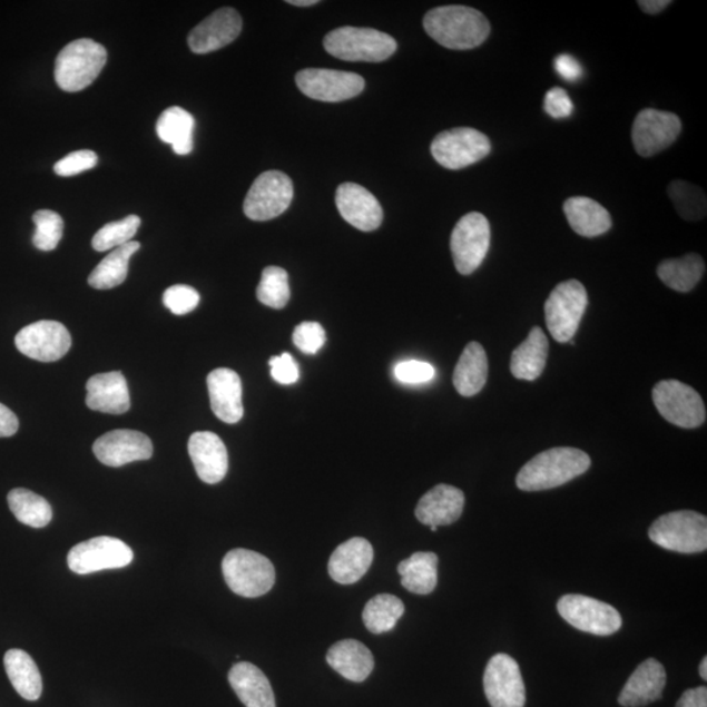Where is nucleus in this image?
Masks as SVG:
<instances>
[{"mask_svg":"<svg viewBox=\"0 0 707 707\" xmlns=\"http://www.w3.org/2000/svg\"><path fill=\"white\" fill-rule=\"evenodd\" d=\"M423 27L431 39L452 50L478 48L490 35L485 14L467 6L438 7L426 13Z\"/></svg>","mask_w":707,"mask_h":707,"instance_id":"1","label":"nucleus"},{"mask_svg":"<svg viewBox=\"0 0 707 707\" xmlns=\"http://www.w3.org/2000/svg\"><path fill=\"white\" fill-rule=\"evenodd\" d=\"M591 459L572 446H557L539 453L520 469L517 487L523 491H542L564 485L590 469Z\"/></svg>","mask_w":707,"mask_h":707,"instance_id":"2","label":"nucleus"},{"mask_svg":"<svg viewBox=\"0 0 707 707\" xmlns=\"http://www.w3.org/2000/svg\"><path fill=\"white\" fill-rule=\"evenodd\" d=\"M107 59L101 43L89 39L72 41L56 59V84L65 92L84 91L98 79Z\"/></svg>","mask_w":707,"mask_h":707,"instance_id":"3","label":"nucleus"},{"mask_svg":"<svg viewBox=\"0 0 707 707\" xmlns=\"http://www.w3.org/2000/svg\"><path fill=\"white\" fill-rule=\"evenodd\" d=\"M324 48L347 62H383L397 50L392 36L372 28L341 27L327 33Z\"/></svg>","mask_w":707,"mask_h":707,"instance_id":"4","label":"nucleus"},{"mask_svg":"<svg viewBox=\"0 0 707 707\" xmlns=\"http://www.w3.org/2000/svg\"><path fill=\"white\" fill-rule=\"evenodd\" d=\"M649 538L660 548L683 554L707 549V518L703 513L681 510L661 515L650 527Z\"/></svg>","mask_w":707,"mask_h":707,"instance_id":"5","label":"nucleus"},{"mask_svg":"<svg viewBox=\"0 0 707 707\" xmlns=\"http://www.w3.org/2000/svg\"><path fill=\"white\" fill-rule=\"evenodd\" d=\"M230 591L243 598H259L269 592L275 583V569L271 560L248 549H234L222 562Z\"/></svg>","mask_w":707,"mask_h":707,"instance_id":"6","label":"nucleus"},{"mask_svg":"<svg viewBox=\"0 0 707 707\" xmlns=\"http://www.w3.org/2000/svg\"><path fill=\"white\" fill-rule=\"evenodd\" d=\"M588 305L587 289L577 279L560 283L546 303V322L552 337L566 344L575 338Z\"/></svg>","mask_w":707,"mask_h":707,"instance_id":"7","label":"nucleus"},{"mask_svg":"<svg viewBox=\"0 0 707 707\" xmlns=\"http://www.w3.org/2000/svg\"><path fill=\"white\" fill-rule=\"evenodd\" d=\"M655 407L669 423L681 429H697L706 421L703 397L688 384L679 381H664L652 390Z\"/></svg>","mask_w":707,"mask_h":707,"instance_id":"8","label":"nucleus"},{"mask_svg":"<svg viewBox=\"0 0 707 707\" xmlns=\"http://www.w3.org/2000/svg\"><path fill=\"white\" fill-rule=\"evenodd\" d=\"M557 609L571 627L593 636H612L622 627L619 610L585 595H564L558 600Z\"/></svg>","mask_w":707,"mask_h":707,"instance_id":"9","label":"nucleus"},{"mask_svg":"<svg viewBox=\"0 0 707 707\" xmlns=\"http://www.w3.org/2000/svg\"><path fill=\"white\" fill-rule=\"evenodd\" d=\"M293 198L292 178L279 170H267L251 186L244 200V214L252 220H271L285 213Z\"/></svg>","mask_w":707,"mask_h":707,"instance_id":"10","label":"nucleus"},{"mask_svg":"<svg viewBox=\"0 0 707 707\" xmlns=\"http://www.w3.org/2000/svg\"><path fill=\"white\" fill-rule=\"evenodd\" d=\"M490 225L485 215L469 213L458 222L451 235L453 263L460 274L479 269L490 248Z\"/></svg>","mask_w":707,"mask_h":707,"instance_id":"11","label":"nucleus"},{"mask_svg":"<svg viewBox=\"0 0 707 707\" xmlns=\"http://www.w3.org/2000/svg\"><path fill=\"white\" fill-rule=\"evenodd\" d=\"M490 151L491 144L485 134L471 128L445 130L431 144L434 159L452 170L473 166L485 159Z\"/></svg>","mask_w":707,"mask_h":707,"instance_id":"12","label":"nucleus"},{"mask_svg":"<svg viewBox=\"0 0 707 707\" xmlns=\"http://www.w3.org/2000/svg\"><path fill=\"white\" fill-rule=\"evenodd\" d=\"M134 560L128 544L120 539L100 536L73 547L67 554V563L72 572L79 576L92 575L96 571L122 569Z\"/></svg>","mask_w":707,"mask_h":707,"instance_id":"13","label":"nucleus"},{"mask_svg":"<svg viewBox=\"0 0 707 707\" xmlns=\"http://www.w3.org/2000/svg\"><path fill=\"white\" fill-rule=\"evenodd\" d=\"M296 86L308 98L324 102H340L356 98L366 81L355 72L305 69L296 73Z\"/></svg>","mask_w":707,"mask_h":707,"instance_id":"14","label":"nucleus"},{"mask_svg":"<svg viewBox=\"0 0 707 707\" xmlns=\"http://www.w3.org/2000/svg\"><path fill=\"white\" fill-rule=\"evenodd\" d=\"M483 689L491 707H524L526 686L518 661L508 654L489 660Z\"/></svg>","mask_w":707,"mask_h":707,"instance_id":"15","label":"nucleus"},{"mask_svg":"<svg viewBox=\"0 0 707 707\" xmlns=\"http://www.w3.org/2000/svg\"><path fill=\"white\" fill-rule=\"evenodd\" d=\"M683 129L680 118L669 111L644 109L632 124V145L644 158L665 151L675 144Z\"/></svg>","mask_w":707,"mask_h":707,"instance_id":"16","label":"nucleus"},{"mask_svg":"<svg viewBox=\"0 0 707 707\" xmlns=\"http://www.w3.org/2000/svg\"><path fill=\"white\" fill-rule=\"evenodd\" d=\"M14 345L28 359L50 363L69 353L71 336L63 324L42 320L22 327L14 337Z\"/></svg>","mask_w":707,"mask_h":707,"instance_id":"17","label":"nucleus"},{"mask_svg":"<svg viewBox=\"0 0 707 707\" xmlns=\"http://www.w3.org/2000/svg\"><path fill=\"white\" fill-rule=\"evenodd\" d=\"M94 453L104 465L118 468L151 459L154 446L150 438L139 431L115 430L95 442Z\"/></svg>","mask_w":707,"mask_h":707,"instance_id":"18","label":"nucleus"},{"mask_svg":"<svg viewBox=\"0 0 707 707\" xmlns=\"http://www.w3.org/2000/svg\"><path fill=\"white\" fill-rule=\"evenodd\" d=\"M243 20L230 7H225L210 14L193 29L188 37L189 48L193 53H213L234 42L242 33Z\"/></svg>","mask_w":707,"mask_h":707,"instance_id":"19","label":"nucleus"},{"mask_svg":"<svg viewBox=\"0 0 707 707\" xmlns=\"http://www.w3.org/2000/svg\"><path fill=\"white\" fill-rule=\"evenodd\" d=\"M336 205L341 217L364 233L382 226L384 213L381 203L359 184H341L336 192Z\"/></svg>","mask_w":707,"mask_h":707,"instance_id":"20","label":"nucleus"},{"mask_svg":"<svg viewBox=\"0 0 707 707\" xmlns=\"http://www.w3.org/2000/svg\"><path fill=\"white\" fill-rule=\"evenodd\" d=\"M188 450L200 480L214 485L226 478L228 452L217 434L210 431H198L190 436Z\"/></svg>","mask_w":707,"mask_h":707,"instance_id":"21","label":"nucleus"},{"mask_svg":"<svg viewBox=\"0 0 707 707\" xmlns=\"http://www.w3.org/2000/svg\"><path fill=\"white\" fill-rule=\"evenodd\" d=\"M207 389L213 412L220 421L234 424L243 419V385L235 371L214 370L207 376Z\"/></svg>","mask_w":707,"mask_h":707,"instance_id":"22","label":"nucleus"},{"mask_svg":"<svg viewBox=\"0 0 707 707\" xmlns=\"http://www.w3.org/2000/svg\"><path fill=\"white\" fill-rule=\"evenodd\" d=\"M464 504L463 491L441 483L421 498L416 504L415 517L424 526H451L460 519Z\"/></svg>","mask_w":707,"mask_h":707,"instance_id":"23","label":"nucleus"},{"mask_svg":"<svg viewBox=\"0 0 707 707\" xmlns=\"http://www.w3.org/2000/svg\"><path fill=\"white\" fill-rule=\"evenodd\" d=\"M666 684L665 666L657 659H647L637 667L625 684L619 703L623 707H642L658 701L664 695Z\"/></svg>","mask_w":707,"mask_h":707,"instance_id":"24","label":"nucleus"},{"mask_svg":"<svg viewBox=\"0 0 707 707\" xmlns=\"http://www.w3.org/2000/svg\"><path fill=\"white\" fill-rule=\"evenodd\" d=\"M374 561V548L363 538L342 542L331 556L330 576L340 585H354L363 578Z\"/></svg>","mask_w":707,"mask_h":707,"instance_id":"25","label":"nucleus"},{"mask_svg":"<svg viewBox=\"0 0 707 707\" xmlns=\"http://www.w3.org/2000/svg\"><path fill=\"white\" fill-rule=\"evenodd\" d=\"M86 404L91 411L107 414H124L130 409L128 382L121 372H106L87 382Z\"/></svg>","mask_w":707,"mask_h":707,"instance_id":"26","label":"nucleus"},{"mask_svg":"<svg viewBox=\"0 0 707 707\" xmlns=\"http://www.w3.org/2000/svg\"><path fill=\"white\" fill-rule=\"evenodd\" d=\"M230 687L247 707H275L271 681L255 665L240 661L228 674Z\"/></svg>","mask_w":707,"mask_h":707,"instance_id":"27","label":"nucleus"},{"mask_svg":"<svg viewBox=\"0 0 707 707\" xmlns=\"http://www.w3.org/2000/svg\"><path fill=\"white\" fill-rule=\"evenodd\" d=\"M326 661L334 671L354 683L366 680L375 667L374 655L355 639L334 644L326 654Z\"/></svg>","mask_w":707,"mask_h":707,"instance_id":"28","label":"nucleus"},{"mask_svg":"<svg viewBox=\"0 0 707 707\" xmlns=\"http://www.w3.org/2000/svg\"><path fill=\"white\" fill-rule=\"evenodd\" d=\"M549 342L544 331L532 327L528 337L513 350L511 355V374L520 381L533 382L546 370Z\"/></svg>","mask_w":707,"mask_h":707,"instance_id":"29","label":"nucleus"},{"mask_svg":"<svg viewBox=\"0 0 707 707\" xmlns=\"http://www.w3.org/2000/svg\"><path fill=\"white\" fill-rule=\"evenodd\" d=\"M489 361L479 342H469L453 371V385L461 396L479 394L488 382Z\"/></svg>","mask_w":707,"mask_h":707,"instance_id":"30","label":"nucleus"},{"mask_svg":"<svg viewBox=\"0 0 707 707\" xmlns=\"http://www.w3.org/2000/svg\"><path fill=\"white\" fill-rule=\"evenodd\" d=\"M563 212L572 230L583 237L600 236L612 227L607 208L591 198L571 197L566 200Z\"/></svg>","mask_w":707,"mask_h":707,"instance_id":"31","label":"nucleus"},{"mask_svg":"<svg viewBox=\"0 0 707 707\" xmlns=\"http://www.w3.org/2000/svg\"><path fill=\"white\" fill-rule=\"evenodd\" d=\"M195 128V117L180 107L164 110L156 122L158 137L164 144L173 146L177 155H188L193 151Z\"/></svg>","mask_w":707,"mask_h":707,"instance_id":"32","label":"nucleus"},{"mask_svg":"<svg viewBox=\"0 0 707 707\" xmlns=\"http://www.w3.org/2000/svg\"><path fill=\"white\" fill-rule=\"evenodd\" d=\"M4 668L14 690L27 699L37 701L42 694V677L31 655L12 649L4 655Z\"/></svg>","mask_w":707,"mask_h":707,"instance_id":"33","label":"nucleus"},{"mask_svg":"<svg viewBox=\"0 0 707 707\" xmlns=\"http://www.w3.org/2000/svg\"><path fill=\"white\" fill-rule=\"evenodd\" d=\"M439 558L431 552H416L401 561L397 568L401 576V585L409 592L415 595H429L438 585Z\"/></svg>","mask_w":707,"mask_h":707,"instance_id":"34","label":"nucleus"},{"mask_svg":"<svg viewBox=\"0 0 707 707\" xmlns=\"http://www.w3.org/2000/svg\"><path fill=\"white\" fill-rule=\"evenodd\" d=\"M704 258L696 253L681 258L666 259L658 266V277L669 288L677 293H689L705 274Z\"/></svg>","mask_w":707,"mask_h":707,"instance_id":"35","label":"nucleus"},{"mask_svg":"<svg viewBox=\"0 0 707 707\" xmlns=\"http://www.w3.org/2000/svg\"><path fill=\"white\" fill-rule=\"evenodd\" d=\"M139 248L138 242H130L110 252L89 274L88 285L96 289H110L122 285L128 277L130 258Z\"/></svg>","mask_w":707,"mask_h":707,"instance_id":"36","label":"nucleus"},{"mask_svg":"<svg viewBox=\"0 0 707 707\" xmlns=\"http://www.w3.org/2000/svg\"><path fill=\"white\" fill-rule=\"evenodd\" d=\"M10 510L20 523L33 527H47L53 519V510L45 498L27 489H13L9 497Z\"/></svg>","mask_w":707,"mask_h":707,"instance_id":"37","label":"nucleus"},{"mask_svg":"<svg viewBox=\"0 0 707 707\" xmlns=\"http://www.w3.org/2000/svg\"><path fill=\"white\" fill-rule=\"evenodd\" d=\"M405 613L404 602L390 593L376 595L363 609V622L369 631L383 635L391 631Z\"/></svg>","mask_w":707,"mask_h":707,"instance_id":"38","label":"nucleus"},{"mask_svg":"<svg viewBox=\"0 0 707 707\" xmlns=\"http://www.w3.org/2000/svg\"><path fill=\"white\" fill-rule=\"evenodd\" d=\"M668 196L677 213L686 220H701L706 217V195L697 185L676 180L668 185Z\"/></svg>","mask_w":707,"mask_h":707,"instance_id":"39","label":"nucleus"},{"mask_svg":"<svg viewBox=\"0 0 707 707\" xmlns=\"http://www.w3.org/2000/svg\"><path fill=\"white\" fill-rule=\"evenodd\" d=\"M292 289H289L288 274L278 266H267L263 272L257 287V300L274 310L285 308Z\"/></svg>","mask_w":707,"mask_h":707,"instance_id":"40","label":"nucleus"},{"mask_svg":"<svg viewBox=\"0 0 707 707\" xmlns=\"http://www.w3.org/2000/svg\"><path fill=\"white\" fill-rule=\"evenodd\" d=\"M138 215H129L122 220L111 222L96 233L92 247L98 252H106L132 242L140 227Z\"/></svg>","mask_w":707,"mask_h":707,"instance_id":"41","label":"nucleus"},{"mask_svg":"<svg viewBox=\"0 0 707 707\" xmlns=\"http://www.w3.org/2000/svg\"><path fill=\"white\" fill-rule=\"evenodd\" d=\"M36 233L33 235V245L42 252L55 251L63 236L65 223L56 212L39 210L33 215Z\"/></svg>","mask_w":707,"mask_h":707,"instance_id":"42","label":"nucleus"},{"mask_svg":"<svg viewBox=\"0 0 707 707\" xmlns=\"http://www.w3.org/2000/svg\"><path fill=\"white\" fill-rule=\"evenodd\" d=\"M163 303L173 314L183 316L198 307L199 294L190 286L176 285L166 289Z\"/></svg>","mask_w":707,"mask_h":707,"instance_id":"43","label":"nucleus"},{"mask_svg":"<svg viewBox=\"0 0 707 707\" xmlns=\"http://www.w3.org/2000/svg\"><path fill=\"white\" fill-rule=\"evenodd\" d=\"M293 341L297 348L305 354H316L325 345L326 336L322 325L305 322L295 327Z\"/></svg>","mask_w":707,"mask_h":707,"instance_id":"44","label":"nucleus"},{"mask_svg":"<svg viewBox=\"0 0 707 707\" xmlns=\"http://www.w3.org/2000/svg\"><path fill=\"white\" fill-rule=\"evenodd\" d=\"M98 163V155L91 150L73 151L56 163L55 173L62 177L76 176L95 168Z\"/></svg>","mask_w":707,"mask_h":707,"instance_id":"45","label":"nucleus"},{"mask_svg":"<svg viewBox=\"0 0 707 707\" xmlns=\"http://www.w3.org/2000/svg\"><path fill=\"white\" fill-rule=\"evenodd\" d=\"M435 376V370L430 363L421 361L401 362L394 367V377L404 384L428 383Z\"/></svg>","mask_w":707,"mask_h":707,"instance_id":"46","label":"nucleus"},{"mask_svg":"<svg viewBox=\"0 0 707 707\" xmlns=\"http://www.w3.org/2000/svg\"><path fill=\"white\" fill-rule=\"evenodd\" d=\"M269 366L274 381L279 384L289 385L300 381V366H297L293 355L288 353L273 356L269 361Z\"/></svg>","mask_w":707,"mask_h":707,"instance_id":"47","label":"nucleus"},{"mask_svg":"<svg viewBox=\"0 0 707 707\" xmlns=\"http://www.w3.org/2000/svg\"><path fill=\"white\" fill-rule=\"evenodd\" d=\"M544 108L547 114L556 118V120H563V118L570 117L572 110H575L570 96L560 87L549 89L546 95Z\"/></svg>","mask_w":707,"mask_h":707,"instance_id":"48","label":"nucleus"},{"mask_svg":"<svg viewBox=\"0 0 707 707\" xmlns=\"http://www.w3.org/2000/svg\"><path fill=\"white\" fill-rule=\"evenodd\" d=\"M554 69L562 79L568 81H577L582 77V66L575 57L561 55L554 59Z\"/></svg>","mask_w":707,"mask_h":707,"instance_id":"49","label":"nucleus"},{"mask_svg":"<svg viewBox=\"0 0 707 707\" xmlns=\"http://www.w3.org/2000/svg\"><path fill=\"white\" fill-rule=\"evenodd\" d=\"M19 420L11 409L0 404V438H10L18 433Z\"/></svg>","mask_w":707,"mask_h":707,"instance_id":"50","label":"nucleus"},{"mask_svg":"<svg viewBox=\"0 0 707 707\" xmlns=\"http://www.w3.org/2000/svg\"><path fill=\"white\" fill-rule=\"evenodd\" d=\"M676 707H707V689L698 687L684 691Z\"/></svg>","mask_w":707,"mask_h":707,"instance_id":"51","label":"nucleus"},{"mask_svg":"<svg viewBox=\"0 0 707 707\" xmlns=\"http://www.w3.org/2000/svg\"><path fill=\"white\" fill-rule=\"evenodd\" d=\"M669 4H671L669 0H641V2H638V6L650 14H657L666 10Z\"/></svg>","mask_w":707,"mask_h":707,"instance_id":"52","label":"nucleus"},{"mask_svg":"<svg viewBox=\"0 0 707 707\" xmlns=\"http://www.w3.org/2000/svg\"><path fill=\"white\" fill-rule=\"evenodd\" d=\"M288 4L296 7H310L317 4V0H288Z\"/></svg>","mask_w":707,"mask_h":707,"instance_id":"53","label":"nucleus"},{"mask_svg":"<svg viewBox=\"0 0 707 707\" xmlns=\"http://www.w3.org/2000/svg\"><path fill=\"white\" fill-rule=\"evenodd\" d=\"M699 676L703 677L704 680H707V658L705 657L699 665Z\"/></svg>","mask_w":707,"mask_h":707,"instance_id":"54","label":"nucleus"},{"mask_svg":"<svg viewBox=\"0 0 707 707\" xmlns=\"http://www.w3.org/2000/svg\"><path fill=\"white\" fill-rule=\"evenodd\" d=\"M430 528H431V531H433V532H435L438 530L436 527H430Z\"/></svg>","mask_w":707,"mask_h":707,"instance_id":"55","label":"nucleus"}]
</instances>
